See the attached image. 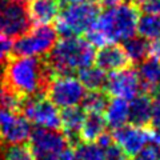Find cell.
Listing matches in <instances>:
<instances>
[{
  "label": "cell",
  "mask_w": 160,
  "mask_h": 160,
  "mask_svg": "<svg viewBox=\"0 0 160 160\" xmlns=\"http://www.w3.org/2000/svg\"><path fill=\"white\" fill-rule=\"evenodd\" d=\"M107 122L100 112H86L82 128H80V140L86 143H93L106 133Z\"/></svg>",
  "instance_id": "obj_16"
},
{
  "label": "cell",
  "mask_w": 160,
  "mask_h": 160,
  "mask_svg": "<svg viewBox=\"0 0 160 160\" xmlns=\"http://www.w3.org/2000/svg\"><path fill=\"white\" fill-rule=\"evenodd\" d=\"M31 26L27 0H0V33L19 38Z\"/></svg>",
  "instance_id": "obj_8"
},
{
  "label": "cell",
  "mask_w": 160,
  "mask_h": 160,
  "mask_svg": "<svg viewBox=\"0 0 160 160\" xmlns=\"http://www.w3.org/2000/svg\"><path fill=\"white\" fill-rule=\"evenodd\" d=\"M144 12H152L156 13L160 16V0H152V2H148L146 4L142 6Z\"/></svg>",
  "instance_id": "obj_32"
},
{
  "label": "cell",
  "mask_w": 160,
  "mask_h": 160,
  "mask_svg": "<svg viewBox=\"0 0 160 160\" xmlns=\"http://www.w3.org/2000/svg\"><path fill=\"white\" fill-rule=\"evenodd\" d=\"M0 147H3V146H2V144H0Z\"/></svg>",
  "instance_id": "obj_40"
},
{
  "label": "cell",
  "mask_w": 160,
  "mask_h": 160,
  "mask_svg": "<svg viewBox=\"0 0 160 160\" xmlns=\"http://www.w3.org/2000/svg\"><path fill=\"white\" fill-rule=\"evenodd\" d=\"M139 9L133 3H120L107 7L99 13L92 28L87 32V42L92 47L108 43H123L136 35Z\"/></svg>",
  "instance_id": "obj_1"
},
{
  "label": "cell",
  "mask_w": 160,
  "mask_h": 160,
  "mask_svg": "<svg viewBox=\"0 0 160 160\" xmlns=\"http://www.w3.org/2000/svg\"><path fill=\"white\" fill-rule=\"evenodd\" d=\"M152 144V146L155 147V148H156V151H158V153H159V156H160V140H159V142L158 143H151Z\"/></svg>",
  "instance_id": "obj_37"
},
{
  "label": "cell",
  "mask_w": 160,
  "mask_h": 160,
  "mask_svg": "<svg viewBox=\"0 0 160 160\" xmlns=\"http://www.w3.org/2000/svg\"><path fill=\"white\" fill-rule=\"evenodd\" d=\"M73 160H104V149L95 142H82L75 146Z\"/></svg>",
  "instance_id": "obj_23"
},
{
  "label": "cell",
  "mask_w": 160,
  "mask_h": 160,
  "mask_svg": "<svg viewBox=\"0 0 160 160\" xmlns=\"http://www.w3.org/2000/svg\"><path fill=\"white\" fill-rule=\"evenodd\" d=\"M80 83L84 86V88L89 91H104L107 82V75L103 69H100L98 66H89L87 68L78 72Z\"/></svg>",
  "instance_id": "obj_21"
},
{
  "label": "cell",
  "mask_w": 160,
  "mask_h": 160,
  "mask_svg": "<svg viewBox=\"0 0 160 160\" xmlns=\"http://www.w3.org/2000/svg\"><path fill=\"white\" fill-rule=\"evenodd\" d=\"M136 32L139 36L148 42L160 39V16L152 12H144L139 15Z\"/></svg>",
  "instance_id": "obj_20"
},
{
  "label": "cell",
  "mask_w": 160,
  "mask_h": 160,
  "mask_svg": "<svg viewBox=\"0 0 160 160\" xmlns=\"http://www.w3.org/2000/svg\"><path fill=\"white\" fill-rule=\"evenodd\" d=\"M23 98L15 93L12 89L0 83V109H9V111H19L22 106Z\"/></svg>",
  "instance_id": "obj_25"
},
{
  "label": "cell",
  "mask_w": 160,
  "mask_h": 160,
  "mask_svg": "<svg viewBox=\"0 0 160 160\" xmlns=\"http://www.w3.org/2000/svg\"><path fill=\"white\" fill-rule=\"evenodd\" d=\"M123 48L126 51L131 63H142L149 56V42L142 36H132L123 42Z\"/></svg>",
  "instance_id": "obj_22"
},
{
  "label": "cell",
  "mask_w": 160,
  "mask_h": 160,
  "mask_svg": "<svg viewBox=\"0 0 160 160\" xmlns=\"http://www.w3.org/2000/svg\"><path fill=\"white\" fill-rule=\"evenodd\" d=\"M31 132V123L23 113L0 109V144L3 147L22 146L28 142Z\"/></svg>",
  "instance_id": "obj_9"
},
{
  "label": "cell",
  "mask_w": 160,
  "mask_h": 160,
  "mask_svg": "<svg viewBox=\"0 0 160 160\" xmlns=\"http://www.w3.org/2000/svg\"><path fill=\"white\" fill-rule=\"evenodd\" d=\"M99 6L93 2L66 4L56 18V32L62 38L80 36L87 33L99 16Z\"/></svg>",
  "instance_id": "obj_4"
},
{
  "label": "cell",
  "mask_w": 160,
  "mask_h": 160,
  "mask_svg": "<svg viewBox=\"0 0 160 160\" xmlns=\"http://www.w3.org/2000/svg\"><path fill=\"white\" fill-rule=\"evenodd\" d=\"M44 93L58 108H68L82 104L86 88L72 75H56L48 83Z\"/></svg>",
  "instance_id": "obj_7"
},
{
  "label": "cell",
  "mask_w": 160,
  "mask_h": 160,
  "mask_svg": "<svg viewBox=\"0 0 160 160\" xmlns=\"http://www.w3.org/2000/svg\"><path fill=\"white\" fill-rule=\"evenodd\" d=\"M12 51H13L12 38L0 33V64H4L9 58H11Z\"/></svg>",
  "instance_id": "obj_27"
},
{
  "label": "cell",
  "mask_w": 160,
  "mask_h": 160,
  "mask_svg": "<svg viewBox=\"0 0 160 160\" xmlns=\"http://www.w3.org/2000/svg\"><path fill=\"white\" fill-rule=\"evenodd\" d=\"M28 12L32 23L38 26L51 24L59 16L60 2L59 0H31L28 2Z\"/></svg>",
  "instance_id": "obj_15"
},
{
  "label": "cell",
  "mask_w": 160,
  "mask_h": 160,
  "mask_svg": "<svg viewBox=\"0 0 160 160\" xmlns=\"http://www.w3.org/2000/svg\"><path fill=\"white\" fill-rule=\"evenodd\" d=\"M95 2L100 3L104 7H113V6H118L120 3H124V0H95Z\"/></svg>",
  "instance_id": "obj_34"
},
{
  "label": "cell",
  "mask_w": 160,
  "mask_h": 160,
  "mask_svg": "<svg viewBox=\"0 0 160 160\" xmlns=\"http://www.w3.org/2000/svg\"><path fill=\"white\" fill-rule=\"evenodd\" d=\"M3 160H35L31 149L23 146H8L3 149Z\"/></svg>",
  "instance_id": "obj_26"
},
{
  "label": "cell",
  "mask_w": 160,
  "mask_h": 160,
  "mask_svg": "<svg viewBox=\"0 0 160 160\" xmlns=\"http://www.w3.org/2000/svg\"><path fill=\"white\" fill-rule=\"evenodd\" d=\"M129 120L138 127H146L151 122V104L152 99L148 95H138L129 100Z\"/></svg>",
  "instance_id": "obj_17"
},
{
  "label": "cell",
  "mask_w": 160,
  "mask_h": 160,
  "mask_svg": "<svg viewBox=\"0 0 160 160\" xmlns=\"http://www.w3.org/2000/svg\"><path fill=\"white\" fill-rule=\"evenodd\" d=\"M104 118H106L107 126L113 129L123 127L129 120V104L128 100L113 98L109 100L106 109H104Z\"/></svg>",
  "instance_id": "obj_18"
},
{
  "label": "cell",
  "mask_w": 160,
  "mask_h": 160,
  "mask_svg": "<svg viewBox=\"0 0 160 160\" xmlns=\"http://www.w3.org/2000/svg\"><path fill=\"white\" fill-rule=\"evenodd\" d=\"M0 83H2V69H0Z\"/></svg>",
  "instance_id": "obj_39"
},
{
  "label": "cell",
  "mask_w": 160,
  "mask_h": 160,
  "mask_svg": "<svg viewBox=\"0 0 160 160\" xmlns=\"http://www.w3.org/2000/svg\"><path fill=\"white\" fill-rule=\"evenodd\" d=\"M20 112L26 116L29 123L38 128H60V112L58 107L43 93L23 98Z\"/></svg>",
  "instance_id": "obj_6"
},
{
  "label": "cell",
  "mask_w": 160,
  "mask_h": 160,
  "mask_svg": "<svg viewBox=\"0 0 160 160\" xmlns=\"http://www.w3.org/2000/svg\"><path fill=\"white\" fill-rule=\"evenodd\" d=\"M148 2H152V0H133L135 4H140V6H143V4H146Z\"/></svg>",
  "instance_id": "obj_36"
},
{
  "label": "cell",
  "mask_w": 160,
  "mask_h": 160,
  "mask_svg": "<svg viewBox=\"0 0 160 160\" xmlns=\"http://www.w3.org/2000/svg\"><path fill=\"white\" fill-rule=\"evenodd\" d=\"M95 62V47L86 39L67 36L56 40L46 60L48 68L56 75H73L92 66Z\"/></svg>",
  "instance_id": "obj_3"
},
{
  "label": "cell",
  "mask_w": 160,
  "mask_h": 160,
  "mask_svg": "<svg viewBox=\"0 0 160 160\" xmlns=\"http://www.w3.org/2000/svg\"><path fill=\"white\" fill-rule=\"evenodd\" d=\"M103 149H104V160H129V158L124 153L123 149L113 142Z\"/></svg>",
  "instance_id": "obj_28"
},
{
  "label": "cell",
  "mask_w": 160,
  "mask_h": 160,
  "mask_svg": "<svg viewBox=\"0 0 160 160\" xmlns=\"http://www.w3.org/2000/svg\"><path fill=\"white\" fill-rule=\"evenodd\" d=\"M84 116H86V111L79 106L63 108V111L60 112V127H63V133L66 135L71 147L82 143L80 128H82Z\"/></svg>",
  "instance_id": "obj_14"
},
{
  "label": "cell",
  "mask_w": 160,
  "mask_h": 160,
  "mask_svg": "<svg viewBox=\"0 0 160 160\" xmlns=\"http://www.w3.org/2000/svg\"><path fill=\"white\" fill-rule=\"evenodd\" d=\"M2 72V83L20 98L44 93L55 75L46 62L33 56L9 58Z\"/></svg>",
  "instance_id": "obj_2"
},
{
  "label": "cell",
  "mask_w": 160,
  "mask_h": 160,
  "mask_svg": "<svg viewBox=\"0 0 160 160\" xmlns=\"http://www.w3.org/2000/svg\"><path fill=\"white\" fill-rule=\"evenodd\" d=\"M139 64L138 75L142 83V89H144L147 93H152L155 87L160 82V60L149 56Z\"/></svg>",
  "instance_id": "obj_19"
},
{
  "label": "cell",
  "mask_w": 160,
  "mask_h": 160,
  "mask_svg": "<svg viewBox=\"0 0 160 160\" xmlns=\"http://www.w3.org/2000/svg\"><path fill=\"white\" fill-rule=\"evenodd\" d=\"M58 40V32L49 24H42L29 28L26 33L13 42V52L16 56H43L52 49Z\"/></svg>",
  "instance_id": "obj_5"
},
{
  "label": "cell",
  "mask_w": 160,
  "mask_h": 160,
  "mask_svg": "<svg viewBox=\"0 0 160 160\" xmlns=\"http://www.w3.org/2000/svg\"><path fill=\"white\" fill-rule=\"evenodd\" d=\"M152 128L160 131V95L155 96L151 104V122Z\"/></svg>",
  "instance_id": "obj_29"
},
{
  "label": "cell",
  "mask_w": 160,
  "mask_h": 160,
  "mask_svg": "<svg viewBox=\"0 0 160 160\" xmlns=\"http://www.w3.org/2000/svg\"><path fill=\"white\" fill-rule=\"evenodd\" d=\"M108 102H109V99L104 91H89L88 93H86V96L83 99L82 108L86 112L103 113Z\"/></svg>",
  "instance_id": "obj_24"
},
{
  "label": "cell",
  "mask_w": 160,
  "mask_h": 160,
  "mask_svg": "<svg viewBox=\"0 0 160 160\" xmlns=\"http://www.w3.org/2000/svg\"><path fill=\"white\" fill-rule=\"evenodd\" d=\"M95 63L104 72H115L128 68L131 60L128 59L123 46H119L118 43H108L95 52Z\"/></svg>",
  "instance_id": "obj_13"
},
{
  "label": "cell",
  "mask_w": 160,
  "mask_h": 160,
  "mask_svg": "<svg viewBox=\"0 0 160 160\" xmlns=\"http://www.w3.org/2000/svg\"><path fill=\"white\" fill-rule=\"evenodd\" d=\"M112 140L124 151L128 158H133L142 149L151 143V129L138 127L133 124H124L116 128L112 135Z\"/></svg>",
  "instance_id": "obj_12"
},
{
  "label": "cell",
  "mask_w": 160,
  "mask_h": 160,
  "mask_svg": "<svg viewBox=\"0 0 160 160\" xmlns=\"http://www.w3.org/2000/svg\"><path fill=\"white\" fill-rule=\"evenodd\" d=\"M44 160H73V151L71 149V147H67L66 149H63V151L55 153Z\"/></svg>",
  "instance_id": "obj_31"
},
{
  "label": "cell",
  "mask_w": 160,
  "mask_h": 160,
  "mask_svg": "<svg viewBox=\"0 0 160 160\" xmlns=\"http://www.w3.org/2000/svg\"><path fill=\"white\" fill-rule=\"evenodd\" d=\"M104 89L106 93L111 95L112 98H120L124 100L133 99L142 91V83L138 71L133 68H124L111 72V75L107 76Z\"/></svg>",
  "instance_id": "obj_11"
},
{
  "label": "cell",
  "mask_w": 160,
  "mask_h": 160,
  "mask_svg": "<svg viewBox=\"0 0 160 160\" xmlns=\"http://www.w3.org/2000/svg\"><path fill=\"white\" fill-rule=\"evenodd\" d=\"M29 149L35 160H44L67 147H71L62 131L49 128H36L29 136Z\"/></svg>",
  "instance_id": "obj_10"
},
{
  "label": "cell",
  "mask_w": 160,
  "mask_h": 160,
  "mask_svg": "<svg viewBox=\"0 0 160 160\" xmlns=\"http://www.w3.org/2000/svg\"><path fill=\"white\" fill-rule=\"evenodd\" d=\"M60 2V8L66 4H78V3H86V2H91V0H59Z\"/></svg>",
  "instance_id": "obj_35"
},
{
  "label": "cell",
  "mask_w": 160,
  "mask_h": 160,
  "mask_svg": "<svg viewBox=\"0 0 160 160\" xmlns=\"http://www.w3.org/2000/svg\"><path fill=\"white\" fill-rule=\"evenodd\" d=\"M149 56L160 60V39L149 42Z\"/></svg>",
  "instance_id": "obj_33"
},
{
  "label": "cell",
  "mask_w": 160,
  "mask_h": 160,
  "mask_svg": "<svg viewBox=\"0 0 160 160\" xmlns=\"http://www.w3.org/2000/svg\"><path fill=\"white\" fill-rule=\"evenodd\" d=\"M152 93H155L156 96H158V95H160V82L158 83V86L155 87V89H153V92H152Z\"/></svg>",
  "instance_id": "obj_38"
},
{
  "label": "cell",
  "mask_w": 160,
  "mask_h": 160,
  "mask_svg": "<svg viewBox=\"0 0 160 160\" xmlns=\"http://www.w3.org/2000/svg\"><path fill=\"white\" fill-rule=\"evenodd\" d=\"M132 160H160V156L152 144H147L138 155H135Z\"/></svg>",
  "instance_id": "obj_30"
}]
</instances>
